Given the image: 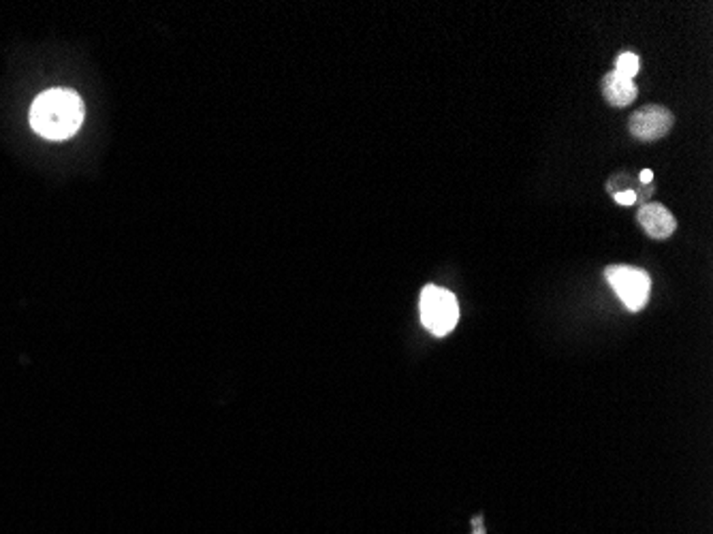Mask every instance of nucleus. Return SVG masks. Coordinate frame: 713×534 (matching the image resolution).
I'll return each mask as SVG.
<instances>
[{
	"label": "nucleus",
	"instance_id": "obj_4",
	"mask_svg": "<svg viewBox=\"0 0 713 534\" xmlns=\"http://www.w3.org/2000/svg\"><path fill=\"white\" fill-rule=\"evenodd\" d=\"M673 114L668 112L667 107L660 106H648L637 109L635 114L630 116L628 128L630 135L638 141H656L673 128Z\"/></svg>",
	"mask_w": 713,
	"mask_h": 534
},
{
	"label": "nucleus",
	"instance_id": "obj_6",
	"mask_svg": "<svg viewBox=\"0 0 713 534\" xmlns=\"http://www.w3.org/2000/svg\"><path fill=\"white\" fill-rule=\"evenodd\" d=\"M602 95L608 101V106L613 107H628L632 101L637 99L638 90L635 79L619 76V73L611 71L607 73L602 79Z\"/></svg>",
	"mask_w": 713,
	"mask_h": 534
},
{
	"label": "nucleus",
	"instance_id": "obj_7",
	"mask_svg": "<svg viewBox=\"0 0 713 534\" xmlns=\"http://www.w3.org/2000/svg\"><path fill=\"white\" fill-rule=\"evenodd\" d=\"M638 66H641V63H638V56L632 52L619 54L618 60H616V73H619V76H624V77H630V79H635V76L638 73Z\"/></svg>",
	"mask_w": 713,
	"mask_h": 534
},
{
	"label": "nucleus",
	"instance_id": "obj_2",
	"mask_svg": "<svg viewBox=\"0 0 713 534\" xmlns=\"http://www.w3.org/2000/svg\"><path fill=\"white\" fill-rule=\"evenodd\" d=\"M421 323L434 336H447L459 321V304L448 288L434 285L423 287L421 291Z\"/></svg>",
	"mask_w": 713,
	"mask_h": 534
},
{
	"label": "nucleus",
	"instance_id": "obj_1",
	"mask_svg": "<svg viewBox=\"0 0 713 534\" xmlns=\"http://www.w3.org/2000/svg\"><path fill=\"white\" fill-rule=\"evenodd\" d=\"M84 103L77 92L66 88L45 90L36 96L30 109V125L45 139H69L84 122Z\"/></svg>",
	"mask_w": 713,
	"mask_h": 534
},
{
	"label": "nucleus",
	"instance_id": "obj_5",
	"mask_svg": "<svg viewBox=\"0 0 713 534\" xmlns=\"http://www.w3.org/2000/svg\"><path fill=\"white\" fill-rule=\"evenodd\" d=\"M638 225L643 227V231L654 239H667L671 237L675 229H678V220L665 206L660 204H648L643 206L637 214Z\"/></svg>",
	"mask_w": 713,
	"mask_h": 534
},
{
	"label": "nucleus",
	"instance_id": "obj_9",
	"mask_svg": "<svg viewBox=\"0 0 713 534\" xmlns=\"http://www.w3.org/2000/svg\"><path fill=\"white\" fill-rule=\"evenodd\" d=\"M651 177H654V174H651L649 169H643V171H641V182H643V184H649V182H651Z\"/></svg>",
	"mask_w": 713,
	"mask_h": 534
},
{
	"label": "nucleus",
	"instance_id": "obj_3",
	"mask_svg": "<svg viewBox=\"0 0 713 534\" xmlns=\"http://www.w3.org/2000/svg\"><path fill=\"white\" fill-rule=\"evenodd\" d=\"M605 278L630 312L643 310V306L648 304L651 280L645 269L632 266H608L605 269Z\"/></svg>",
	"mask_w": 713,
	"mask_h": 534
},
{
	"label": "nucleus",
	"instance_id": "obj_8",
	"mask_svg": "<svg viewBox=\"0 0 713 534\" xmlns=\"http://www.w3.org/2000/svg\"><path fill=\"white\" fill-rule=\"evenodd\" d=\"M613 199H616L619 206H632L637 201V195L632 193V190H622V193L613 195Z\"/></svg>",
	"mask_w": 713,
	"mask_h": 534
}]
</instances>
